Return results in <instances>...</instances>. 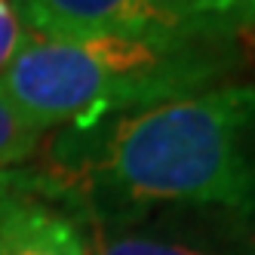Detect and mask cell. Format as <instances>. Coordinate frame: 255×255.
<instances>
[{
  "label": "cell",
  "mask_w": 255,
  "mask_h": 255,
  "mask_svg": "<svg viewBox=\"0 0 255 255\" xmlns=\"http://www.w3.org/2000/svg\"><path fill=\"white\" fill-rule=\"evenodd\" d=\"M212 62L188 43L31 37L0 74V96L31 129H96L108 117L200 93Z\"/></svg>",
  "instance_id": "cell-2"
},
{
  "label": "cell",
  "mask_w": 255,
  "mask_h": 255,
  "mask_svg": "<svg viewBox=\"0 0 255 255\" xmlns=\"http://www.w3.org/2000/svg\"><path fill=\"white\" fill-rule=\"evenodd\" d=\"M31 37L188 43L194 28L166 0H12Z\"/></svg>",
  "instance_id": "cell-3"
},
{
  "label": "cell",
  "mask_w": 255,
  "mask_h": 255,
  "mask_svg": "<svg viewBox=\"0 0 255 255\" xmlns=\"http://www.w3.org/2000/svg\"><path fill=\"white\" fill-rule=\"evenodd\" d=\"M252 25H255V22H252Z\"/></svg>",
  "instance_id": "cell-9"
},
{
  "label": "cell",
  "mask_w": 255,
  "mask_h": 255,
  "mask_svg": "<svg viewBox=\"0 0 255 255\" xmlns=\"http://www.w3.org/2000/svg\"><path fill=\"white\" fill-rule=\"evenodd\" d=\"M86 255H255V231L212 218L209 231L194 228L188 237L148 231H96Z\"/></svg>",
  "instance_id": "cell-5"
},
{
  "label": "cell",
  "mask_w": 255,
  "mask_h": 255,
  "mask_svg": "<svg viewBox=\"0 0 255 255\" xmlns=\"http://www.w3.org/2000/svg\"><path fill=\"white\" fill-rule=\"evenodd\" d=\"M80 194L102 225L185 212L255 231V83L117 117L86 157Z\"/></svg>",
  "instance_id": "cell-1"
},
{
  "label": "cell",
  "mask_w": 255,
  "mask_h": 255,
  "mask_svg": "<svg viewBox=\"0 0 255 255\" xmlns=\"http://www.w3.org/2000/svg\"><path fill=\"white\" fill-rule=\"evenodd\" d=\"M0 255H86L59 181L0 175Z\"/></svg>",
  "instance_id": "cell-4"
},
{
  "label": "cell",
  "mask_w": 255,
  "mask_h": 255,
  "mask_svg": "<svg viewBox=\"0 0 255 255\" xmlns=\"http://www.w3.org/2000/svg\"><path fill=\"white\" fill-rule=\"evenodd\" d=\"M43 132L31 129V126L12 111V105L0 96V175L12 172L15 166H22L25 160H31L40 148Z\"/></svg>",
  "instance_id": "cell-6"
},
{
  "label": "cell",
  "mask_w": 255,
  "mask_h": 255,
  "mask_svg": "<svg viewBox=\"0 0 255 255\" xmlns=\"http://www.w3.org/2000/svg\"><path fill=\"white\" fill-rule=\"evenodd\" d=\"M25 40H28V31L19 19V12H15L12 0H0V74L12 65Z\"/></svg>",
  "instance_id": "cell-8"
},
{
  "label": "cell",
  "mask_w": 255,
  "mask_h": 255,
  "mask_svg": "<svg viewBox=\"0 0 255 255\" xmlns=\"http://www.w3.org/2000/svg\"><path fill=\"white\" fill-rule=\"evenodd\" d=\"M194 31L209 25H252L255 22V0H166Z\"/></svg>",
  "instance_id": "cell-7"
}]
</instances>
